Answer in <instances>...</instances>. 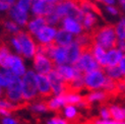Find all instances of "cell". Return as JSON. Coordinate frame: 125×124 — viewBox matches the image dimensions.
<instances>
[{
  "instance_id": "6da1fadb",
  "label": "cell",
  "mask_w": 125,
  "mask_h": 124,
  "mask_svg": "<svg viewBox=\"0 0 125 124\" xmlns=\"http://www.w3.org/2000/svg\"><path fill=\"white\" fill-rule=\"evenodd\" d=\"M91 32L96 45L101 46L104 49H110V50L117 49L118 39L115 32V27L113 24L107 23L102 27H96Z\"/></svg>"
},
{
  "instance_id": "7a4b0ae2",
  "label": "cell",
  "mask_w": 125,
  "mask_h": 124,
  "mask_svg": "<svg viewBox=\"0 0 125 124\" xmlns=\"http://www.w3.org/2000/svg\"><path fill=\"white\" fill-rule=\"evenodd\" d=\"M37 75L33 70H28L23 75L22 83V98L23 101L31 102L38 99V84H37Z\"/></svg>"
},
{
  "instance_id": "3957f363",
  "label": "cell",
  "mask_w": 125,
  "mask_h": 124,
  "mask_svg": "<svg viewBox=\"0 0 125 124\" xmlns=\"http://www.w3.org/2000/svg\"><path fill=\"white\" fill-rule=\"evenodd\" d=\"M13 36L20 42L23 56L27 58L35 57L37 53V44L33 39L32 34L29 32H24V31H18Z\"/></svg>"
},
{
  "instance_id": "277c9868",
  "label": "cell",
  "mask_w": 125,
  "mask_h": 124,
  "mask_svg": "<svg viewBox=\"0 0 125 124\" xmlns=\"http://www.w3.org/2000/svg\"><path fill=\"white\" fill-rule=\"evenodd\" d=\"M4 97L6 101H8L12 104L13 103L21 104L24 102L22 98V83L18 76H16L9 83L7 90H6L4 94Z\"/></svg>"
},
{
  "instance_id": "5b68a950",
  "label": "cell",
  "mask_w": 125,
  "mask_h": 124,
  "mask_svg": "<svg viewBox=\"0 0 125 124\" xmlns=\"http://www.w3.org/2000/svg\"><path fill=\"white\" fill-rule=\"evenodd\" d=\"M106 77L107 76L105 75V72L103 69L96 70V71L85 74V76H84L85 90L93 92V91L103 88L104 83L106 82Z\"/></svg>"
},
{
  "instance_id": "8992f818",
  "label": "cell",
  "mask_w": 125,
  "mask_h": 124,
  "mask_svg": "<svg viewBox=\"0 0 125 124\" xmlns=\"http://www.w3.org/2000/svg\"><path fill=\"white\" fill-rule=\"evenodd\" d=\"M34 66H35V69L38 71L39 74H44V75H46L49 72H51L53 70V67L55 68L54 62L50 58L44 56V55H41V54L35 55Z\"/></svg>"
},
{
  "instance_id": "52a82bcc",
  "label": "cell",
  "mask_w": 125,
  "mask_h": 124,
  "mask_svg": "<svg viewBox=\"0 0 125 124\" xmlns=\"http://www.w3.org/2000/svg\"><path fill=\"white\" fill-rule=\"evenodd\" d=\"M37 84H38V92H39V99L41 100H45L50 97H52L53 91L51 88V84L48 79V76L44 75V74H37Z\"/></svg>"
},
{
  "instance_id": "ba28073f",
  "label": "cell",
  "mask_w": 125,
  "mask_h": 124,
  "mask_svg": "<svg viewBox=\"0 0 125 124\" xmlns=\"http://www.w3.org/2000/svg\"><path fill=\"white\" fill-rule=\"evenodd\" d=\"M55 3L49 2L47 0H39L36 1L33 4V13L36 14L37 16H46L55 10Z\"/></svg>"
},
{
  "instance_id": "9c48e42d",
  "label": "cell",
  "mask_w": 125,
  "mask_h": 124,
  "mask_svg": "<svg viewBox=\"0 0 125 124\" xmlns=\"http://www.w3.org/2000/svg\"><path fill=\"white\" fill-rule=\"evenodd\" d=\"M48 79L51 84L53 94L56 96H60L62 94V90H63V79L60 77L55 69L48 73Z\"/></svg>"
},
{
  "instance_id": "30bf717a",
  "label": "cell",
  "mask_w": 125,
  "mask_h": 124,
  "mask_svg": "<svg viewBox=\"0 0 125 124\" xmlns=\"http://www.w3.org/2000/svg\"><path fill=\"white\" fill-rule=\"evenodd\" d=\"M8 69L11 70L18 77L26 74V68H24L22 59L20 56L11 55L8 60Z\"/></svg>"
},
{
  "instance_id": "8fae6325",
  "label": "cell",
  "mask_w": 125,
  "mask_h": 124,
  "mask_svg": "<svg viewBox=\"0 0 125 124\" xmlns=\"http://www.w3.org/2000/svg\"><path fill=\"white\" fill-rule=\"evenodd\" d=\"M57 32L58 31L55 28L45 27L36 36H37V38H38V40L40 41V43H42V44H48V43L53 41V39L56 37V35H57Z\"/></svg>"
},
{
  "instance_id": "7c38bea8",
  "label": "cell",
  "mask_w": 125,
  "mask_h": 124,
  "mask_svg": "<svg viewBox=\"0 0 125 124\" xmlns=\"http://www.w3.org/2000/svg\"><path fill=\"white\" fill-rule=\"evenodd\" d=\"M7 14L10 15L11 18H13V20L18 24H21V26H26V24L28 23V17H29L28 13L22 11V10H21L16 5L12 6V7L8 10Z\"/></svg>"
},
{
  "instance_id": "4fadbf2b",
  "label": "cell",
  "mask_w": 125,
  "mask_h": 124,
  "mask_svg": "<svg viewBox=\"0 0 125 124\" xmlns=\"http://www.w3.org/2000/svg\"><path fill=\"white\" fill-rule=\"evenodd\" d=\"M62 23H63V29L67 32H69L70 34L79 35L83 31V27L82 24L70 17H64L63 21H62Z\"/></svg>"
},
{
  "instance_id": "5bb4252c",
  "label": "cell",
  "mask_w": 125,
  "mask_h": 124,
  "mask_svg": "<svg viewBox=\"0 0 125 124\" xmlns=\"http://www.w3.org/2000/svg\"><path fill=\"white\" fill-rule=\"evenodd\" d=\"M54 41L57 43L58 46L67 48L72 43V35L69 32L65 31L64 29H60L57 32V35H56Z\"/></svg>"
},
{
  "instance_id": "9a60e30c",
  "label": "cell",
  "mask_w": 125,
  "mask_h": 124,
  "mask_svg": "<svg viewBox=\"0 0 125 124\" xmlns=\"http://www.w3.org/2000/svg\"><path fill=\"white\" fill-rule=\"evenodd\" d=\"M66 54H67V63L73 65L80 57V49L79 46L75 42H72L71 44L66 48Z\"/></svg>"
},
{
  "instance_id": "2e32d148",
  "label": "cell",
  "mask_w": 125,
  "mask_h": 124,
  "mask_svg": "<svg viewBox=\"0 0 125 124\" xmlns=\"http://www.w3.org/2000/svg\"><path fill=\"white\" fill-rule=\"evenodd\" d=\"M55 70L57 71V73L64 82H70V80L75 78V74H74V70L72 66L58 65V66H55Z\"/></svg>"
},
{
  "instance_id": "e0dca14e",
  "label": "cell",
  "mask_w": 125,
  "mask_h": 124,
  "mask_svg": "<svg viewBox=\"0 0 125 124\" xmlns=\"http://www.w3.org/2000/svg\"><path fill=\"white\" fill-rule=\"evenodd\" d=\"M93 56L98 62V64L102 67V69L108 67L107 66V54H106L104 48H102L99 45H96L93 50Z\"/></svg>"
},
{
  "instance_id": "ac0fdd59",
  "label": "cell",
  "mask_w": 125,
  "mask_h": 124,
  "mask_svg": "<svg viewBox=\"0 0 125 124\" xmlns=\"http://www.w3.org/2000/svg\"><path fill=\"white\" fill-rule=\"evenodd\" d=\"M47 24V21H46V18L45 16H37L36 18H34L33 21H31L30 23H29V30L31 34H34V35H37L40 33V31L42 29H44Z\"/></svg>"
},
{
  "instance_id": "d6986e66",
  "label": "cell",
  "mask_w": 125,
  "mask_h": 124,
  "mask_svg": "<svg viewBox=\"0 0 125 124\" xmlns=\"http://www.w3.org/2000/svg\"><path fill=\"white\" fill-rule=\"evenodd\" d=\"M111 118H113L115 121L122 122L125 121V108L119 105H113L111 104L108 106Z\"/></svg>"
},
{
  "instance_id": "ffe728a7",
  "label": "cell",
  "mask_w": 125,
  "mask_h": 124,
  "mask_svg": "<svg viewBox=\"0 0 125 124\" xmlns=\"http://www.w3.org/2000/svg\"><path fill=\"white\" fill-rule=\"evenodd\" d=\"M122 58H123V53L118 50V49L110 50L107 54V66L113 67V66L119 65Z\"/></svg>"
},
{
  "instance_id": "44dd1931",
  "label": "cell",
  "mask_w": 125,
  "mask_h": 124,
  "mask_svg": "<svg viewBox=\"0 0 125 124\" xmlns=\"http://www.w3.org/2000/svg\"><path fill=\"white\" fill-rule=\"evenodd\" d=\"M52 61L54 62L55 66L58 65H63L64 63L67 62V54H66V48L58 46L56 48V50L53 55Z\"/></svg>"
},
{
  "instance_id": "7402d4cb",
  "label": "cell",
  "mask_w": 125,
  "mask_h": 124,
  "mask_svg": "<svg viewBox=\"0 0 125 124\" xmlns=\"http://www.w3.org/2000/svg\"><path fill=\"white\" fill-rule=\"evenodd\" d=\"M97 22H98V18L95 13L90 12V11L84 12V18H83V30H85L86 32L87 31H92L93 29H95L97 27L96 26Z\"/></svg>"
},
{
  "instance_id": "603a6c76",
  "label": "cell",
  "mask_w": 125,
  "mask_h": 124,
  "mask_svg": "<svg viewBox=\"0 0 125 124\" xmlns=\"http://www.w3.org/2000/svg\"><path fill=\"white\" fill-rule=\"evenodd\" d=\"M104 72L107 74V76L112 78V79H115V80H118L123 77V73L120 69L119 65L117 66H113V67H106L104 68Z\"/></svg>"
},
{
  "instance_id": "cb8c5ba5",
  "label": "cell",
  "mask_w": 125,
  "mask_h": 124,
  "mask_svg": "<svg viewBox=\"0 0 125 124\" xmlns=\"http://www.w3.org/2000/svg\"><path fill=\"white\" fill-rule=\"evenodd\" d=\"M115 32L118 41H125V16H122V18L116 24Z\"/></svg>"
},
{
  "instance_id": "d4e9b609",
  "label": "cell",
  "mask_w": 125,
  "mask_h": 124,
  "mask_svg": "<svg viewBox=\"0 0 125 124\" xmlns=\"http://www.w3.org/2000/svg\"><path fill=\"white\" fill-rule=\"evenodd\" d=\"M46 18V21H47V24H53V26H56L60 21L62 16H60L57 12H55V10L52 12V13H50L48 15L45 16Z\"/></svg>"
},
{
  "instance_id": "484cf974",
  "label": "cell",
  "mask_w": 125,
  "mask_h": 124,
  "mask_svg": "<svg viewBox=\"0 0 125 124\" xmlns=\"http://www.w3.org/2000/svg\"><path fill=\"white\" fill-rule=\"evenodd\" d=\"M32 1H33V0H20V1H18V3L16 4V6H17V7L20 8L21 10L27 12V11L30 9L31 5H32Z\"/></svg>"
},
{
  "instance_id": "4316f807",
  "label": "cell",
  "mask_w": 125,
  "mask_h": 124,
  "mask_svg": "<svg viewBox=\"0 0 125 124\" xmlns=\"http://www.w3.org/2000/svg\"><path fill=\"white\" fill-rule=\"evenodd\" d=\"M10 44L14 47V49L16 50V52L18 53V55H22V50H21V46L20 44V42L18 40L15 38V37L12 35L11 36V39H10Z\"/></svg>"
},
{
  "instance_id": "83f0119b",
  "label": "cell",
  "mask_w": 125,
  "mask_h": 124,
  "mask_svg": "<svg viewBox=\"0 0 125 124\" xmlns=\"http://www.w3.org/2000/svg\"><path fill=\"white\" fill-rule=\"evenodd\" d=\"M108 106H109V105H108ZM108 106H101V110H100V116H101L102 118L105 119V120L111 118L110 111H109Z\"/></svg>"
},
{
  "instance_id": "f1b7e54d",
  "label": "cell",
  "mask_w": 125,
  "mask_h": 124,
  "mask_svg": "<svg viewBox=\"0 0 125 124\" xmlns=\"http://www.w3.org/2000/svg\"><path fill=\"white\" fill-rule=\"evenodd\" d=\"M48 124H69V122H68V120L61 118L60 116H55L54 118L48 121Z\"/></svg>"
},
{
  "instance_id": "f546056e",
  "label": "cell",
  "mask_w": 125,
  "mask_h": 124,
  "mask_svg": "<svg viewBox=\"0 0 125 124\" xmlns=\"http://www.w3.org/2000/svg\"><path fill=\"white\" fill-rule=\"evenodd\" d=\"M1 124H21V123L18 119H13V118H10V117H6V118L2 119Z\"/></svg>"
},
{
  "instance_id": "4dcf8cb0",
  "label": "cell",
  "mask_w": 125,
  "mask_h": 124,
  "mask_svg": "<svg viewBox=\"0 0 125 124\" xmlns=\"http://www.w3.org/2000/svg\"><path fill=\"white\" fill-rule=\"evenodd\" d=\"M9 84V82L7 79H6V77L3 75V73H0V86H8Z\"/></svg>"
},
{
  "instance_id": "1f68e13d",
  "label": "cell",
  "mask_w": 125,
  "mask_h": 124,
  "mask_svg": "<svg viewBox=\"0 0 125 124\" xmlns=\"http://www.w3.org/2000/svg\"><path fill=\"white\" fill-rule=\"evenodd\" d=\"M107 10H108V12H110L112 15H116V14L119 13L118 9L116 7H114V6H112V5H108L107 6Z\"/></svg>"
},
{
  "instance_id": "d6a6232c",
  "label": "cell",
  "mask_w": 125,
  "mask_h": 124,
  "mask_svg": "<svg viewBox=\"0 0 125 124\" xmlns=\"http://www.w3.org/2000/svg\"><path fill=\"white\" fill-rule=\"evenodd\" d=\"M117 49L122 53H125V41H118Z\"/></svg>"
},
{
  "instance_id": "836d02e7",
  "label": "cell",
  "mask_w": 125,
  "mask_h": 124,
  "mask_svg": "<svg viewBox=\"0 0 125 124\" xmlns=\"http://www.w3.org/2000/svg\"><path fill=\"white\" fill-rule=\"evenodd\" d=\"M119 67H120V69L123 73V76H124L125 75V56H123V58L121 59L120 63H119Z\"/></svg>"
},
{
  "instance_id": "e575fe53",
  "label": "cell",
  "mask_w": 125,
  "mask_h": 124,
  "mask_svg": "<svg viewBox=\"0 0 125 124\" xmlns=\"http://www.w3.org/2000/svg\"><path fill=\"white\" fill-rule=\"evenodd\" d=\"M102 2L108 6V5H113L115 3V0H102Z\"/></svg>"
},
{
  "instance_id": "d590c367",
  "label": "cell",
  "mask_w": 125,
  "mask_h": 124,
  "mask_svg": "<svg viewBox=\"0 0 125 124\" xmlns=\"http://www.w3.org/2000/svg\"><path fill=\"white\" fill-rule=\"evenodd\" d=\"M119 3H120V5H121L122 9L125 11V0H119Z\"/></svg>"
},
{
  "instance_id": "8d00e7d4",
  "label": "cell",
  "mask_w": 125,
  "mask_h": 124,
  "mask_svg": "<svg viewBox=\"0 0 125 124\" xmlns=\"http://www.w3.org/2000/svg\"><path fill=\"white\" fill-rule=\"evenodd\" d=\"M4 95V92H3V90H2V88L0 86V97H2Z\"/></svg>"
},
{
  "instance_id": "74e56055",
  "label": "cell",
  "mask_w": 125,
  "mask_h": 124,
  "mask_svg": "<svg viewBox=\"0 0 125 124\" xmlns=\"http://www.w3.org/2000/svg\"><path fill=\"white\" fill-rule=\"evenodd\" d=\"M96 1H101L102 2V0H96Z\"/></svg>"
}]
</instances>
